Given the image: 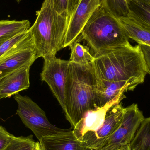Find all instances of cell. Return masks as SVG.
Here are the masks:
<instances>
[{
    "label": "cell",
    "instance_id": "obj_1",
    "mask_svg": "<svg viewBox=\"0 0 150 150\" xmlns=\"http://www.w3.org/2000/svg\"><path fill=\"white\" fill-rule=\"evenodd\" d=\"M93 62L97 77L108 81H129L138 85L148 74L138 45L109 50L95 57Z\"/></svg>",
    "mask_w": 150,
    "mask_h": 150
},
{
    "label": "cell",
    "instance_id": "obj_6",
    "mask_svg": "<svg viewBox=\"0 0 150 150\" xmlns=\"http://www.w3.org/2000/svg\"><path fill=\"white\" fill-rule=\"evenodd\" d=\"M14 98L18 105L17 114L39 141L45 137L67 130L59 128L50 123L45 112L30 97L18 93L14 95Z\"/></svg>",
    "mask_w": 150,
    "mask_h": 150
},
{
    "label": "cell",
    "instance_id": "obj_26",
    "mask_svg": "<svg viewBox=\"0 0 150 150\" xmlns=\"http://www.w3.org/2000/svg\"><path fill=\"white\" fill-rule=\"evenodd\" d=\"M31 150H42L39 142H36L34 147Z\"/></svg>",
    "mask_w": 150,
    "mask_h": 150
},
{
    "label": "cell",
    "instance_id": "obj_7",
    "mask_svg": "<svg viewBox=\"0 0 150 150\" xmlns=\"http://www.w3.org/2000/svg\"><path fill=\"white\" fill-rule=\"evenodd\" d=\"M38 59L33 38L29 29L26 36L0 59V80L19 69L32 66Z\"/></svg>",
    "mask_w": 150,
    "mask_h": 150
},
{
    "label": "cell",
    "instance_id": "obj_22",
    "mask_svg": "<svg viewBox=\"0 0 150 150\" xmlns=\"http://www.w3.org/2000/svg\"><path fill=\"white\" fill-rule=\"evenodd\" d=\"M54 9L59 14L69 18L68 13L69 0H52Z\"/></svg>",
    "mask_w": 150,
    "mask_h": 150
},
{
    "label": "cell",
    "instance_id": "obj_19",
    "mask_svg": "<svg viewBox=\"0 0 150 150\" xmlns=\"http://www.w3.org/2000/svg\"><path fill=\"white\" fill-rule=\"evenodd\" d=\"M101 6L118 18L127 16L129 11L126 0H101Z\"/></svg>",
    "mask_w": 150,
    "mask_h": 150
},
{
    "label": "cell",
    "instance_id": "obj_9",
    "mask_svg": "<svg viewBox=\"0 0 150 150\" xmlns=\"http://www.w3.org/2000/svg\"><path fill=\"white\" fill-rule=\"evenodd\" d=\"M144 119L137 104H133L125 108L120 124L109 138L108 144L122 147L130 144Z\"/></svg>",
    "mask_w": 150,
    "mask_h": 150
},
{
    "label": "cell",
    "instance_id": "obj_5",
    "mask_svg": "<svg viewBox=\"0 0 150 150\" xmlns=\"http://www.w3.org/2000/svg\"><path fill=\"white\" fill-rule=\"evenodd\" d=\"M80 35L95 58L130 44L127 33L120 19L101 5L93 13Z\"/></svg>",
    "mask_w": 150,
    "mask_h": 150
},
{
    "label": "cell",
    "instance_id": "obj_21",
    "mask_svg": "<svg viewBox=\"0 0 150 150\" xmlns=\"http://www.w3.org/2000/svg\"><path fill=\"white\" fill-rule=\"evenodd\" d=\"M28 31L29 30L19 33L0 45V59L8 53L13 47L26 36Z\"/></svg>",
    "mask_w": 150,
    "mask_h": 150
},
{
    "label": "cell",
    "instance_id": "obj_8",
    "mask_svg": "<svg viewBox=\"0 0 150 150\" xmlns=\"http://www.w3.org/2000/svg\"><path fill=\"white\" fill-rule=\"evenodd\" d=\"M40 77L49 86L63 111L65 109L66 86L68 76L69 61L55 57L44 59Z\"/></svg>",
    "mask_w": 150,
    "mask_h": 150
},
{
    "label": "cell",
    "instance_id": "obj_28",
    "mask_svg": "<svg viewBox=\"0 0 150 150\" xmlns=\"http://www.w3.org/2000/svg\"><path fill=\"white\" fill-rule=\"evenodd\" d=\"M16 1L18 3H19L22 1V0H16Z\"/></svg>",
    "mask_w": 150,
    "mask_h": 150
},
{
    "label": "cell",
    "instance_id": "obj_10",
    "mask_svg": "<svg viewBox=\"0 0 150 150\" xmlns=\"http://www.w3.org/2000/svg\"><path fill=\"white\" fill-rule=\"evenodd\" d=\"M137 86L129 81H110L97 77L95 89L96 105L98 107H102L110 103L121 102L126 98L124 93L134 91Z\"/></svg>",
    "mask_w": 150,
    "mask_h": 150
},
{
    "label": "cell",
    "instance_id": "obj_12",
    "mask_svg": "<svg viewBox=\"0 0 150 150\" xmlns=\"http://www.w3.org/2000/svg\"><path fill=\"white\" fill-rule=\"evenodd\" d=\"M31 67L29 65L19 69L0 80V99L11 98L29 89Z\"/></svg>",
    "mask_w": 150,
    "mask_h": 150
},
{
    "label": "cell",
    "instance_id": "obj_18",
    "mask_svg": "<svg viewBox=\"0 0 150 150\" xmlns=\"http://www.w3.org/2000/svg\"><path fill=\"white\" fill-rule=\"evenodd\" d=\"M71 50L69 61L79 64H88L93 62L95 57L91 54L90 48L76 41L69 46Z\"/></svg>",
    "mask_w": 150,
    "mask_h": 150
},
{
    "label": "cell",
    "instance_id": "obj_27",
    "mask_svg": "<svg viewBox=\"0 0 150 150\" xmlns=\"http://www.w3.org/2000/svg\"><path fill=\"white\" fill-rule=\"evenodd\" d=\"M120 150H131L130 144H128L126 146H122Z\"/></svg>",
    "mask_w": 150,
    "mask_h": 150
},
{
    "label": "cell",
    "instance_id": "obj_15",
    "mask_svg": "<svg viewBox=\"0 0 150 150\" xmlns=\"http://www.w3.org/2000/svg\"><path fill=\"white\" fill-rule=\"evenodd\" d=\"M119 19L127 31L129 38L138 44L150 46V30L139 25L127 16Z\"/></svg>",
    "mask_w": 150,
    "mask_h": 150
},
{
    "label": "cell",
    "instance_id": "obj_13",
    "mask_svg": "<svg viewBox=\"0 0 150 150\" xmlns=\"http://www.w3.org/2000/svg\"><path fill=\"white\" fill-rule=\"evenodd\" d=\"M72 128L39 141L42 150H91L83 147L76 138Z\"/></svg>",
    "mask_w": 150,
    "mask_h": 150
},
{
    "label": "cell",
    "instance_id": "obj_20",
    "mask_svg": "<svg viewBox=\"0 0 150 150\" xmlns=\"http://www.w3.org/2000/svg\"><path fill=\"white\" fill-rule=\"evenodd\" d=\"M36 142L32 135L18 137L15 136L3 150H31Z\"/></svg>",
    "mask_w": 150,
    "mask_h": 150
},
{
    "label": "cell",
    "instance_id": "obj_30",
    "mask_svg": "<svg viewBox=\"0 0 150 150\" xmlns=\"http://www.w3.org/2000/svg\"><path fill=\"white\" fill-rule=\"evenodd\" d=\"M127 1V0H126V1Z\"/></svg>",
    "mask_w": 150,
    "mask_h": 150
},
{
    "label": "cell",
    "instance_id": "obj_11",
    "mask_svg": "<svg viewBox=\"0 0 150 150\" xmlns=\"http://www.w3.org/2000/svg\"><path fill=\"white\" fill-rule=\"evenodd\" d=\"M101 4V0H80L70 17L64 47H69L76 40L93 13Z\"/></svg>",
    "mask_w": 150,
    "mask_h": 150
},
{
    "label": "cell",
    "instance_id": "obj_23",
    "mask_svg": "<svg viewBox=\"0 0 150 150\" xmlns=\"http://www.w3.org/2000/svg\"><path fill=\"white\" fill-rule=\"evenodd\" d=\"M14 137L8 133L4 128L1 127L0 128V150H3Z\"/></svg>",
    "mask_w": 150,
    "mask_h": 150
},
{
    "label": "cell",
    "instance_id": "obj_24",
    "mask_svg": "<svg viewBox=\"0 0 150 150\" xmlns=\"http://www.w3.org/2000/svg\"><path fill=\"white\" fill-rule=\"evenodd\" d=\"M142 53L148 74L150 75V46L144 44H138Z\"/></svg>",
    "mask_w": 150,
    "mask_h": 150
},
{
    "label": "cell",
    "instance_id": "obj_14",
    "mask_svg": "<svg viewBox=\"0 0 150 150\" xmlns=\"http://www.w3.org/2000/svg\"><path fill=\"white\" fill-rule=\"evenodd\" d=\"M127 16L142 27L150 30V0H127Z\"/></svg>",
    "mask_w": 150,
    "mask_h": 150
},
{
    "label": "cell",
    "instance_id": "obj_2",
    "mask_svg": "<svg viewBox=\"0 0 150 150\" xmlns=\"http://www.w3.org/2000/svg\"><path fill=\"white\" fill-rule=\"evenodd\" d=\"M96 80L93 62L79 64L70 62L64 112L73 129L87 112L98 108L95 93Z\"/></svg>",
    "mask_w": 150,
    "mask_h": 150
},
{
    "label": "cell",
    "instance_id": "obj_3",
    "mask_svg": "<svg viewBox=\"0 0 150 150\" xmlns=\"http://www.w3.org/2000/svg\"><path fill=\"white\" fill-rule=\"evenodd\" d=\"M124 111L121 102H118L89 111L73 128L75 137L89 149H100L107 145L119 127Z\"/></svg>",
    "mask_w": 150,
    "mask_h": 150
},
{
    "label": "cell",
    "instance_id": "obj_17",
    "mask_svg": "<svg viewBox=\"0 0 150 150\" xmlns=\"http://www.w3.org/2000/svg\"><path fill=\"white\" fill-rule=\"evenodd\" d=\"M129 144L131 150H150V117L143 121Z\"/></svg>",
    "mask_w": 150,
    "mask_h": 150
},
{
    "label": "cell",
    "instance_id": "obj_16",
    "mask_svg": "<svg viewBox=\"0 0 150 150\" xmlns=\"http://www.w3.org/2000/svg\"><path fill=\"white\" fill-rule=\"evenodd\" d=\"M30 24L28 19L0 20V45L16 34L28 30Z\"/></svg>",
    "mask_w": 150,
    "mask_h": 150
},
{
    "label": "cell",
    "instance_id": "obj_25",
    "mask_svg": "<svg viewBox=\"0 0 150 150\" xmlns=\"http://www.w3.org/2000/svg\"><path fill=\"white\" fill-rule=\"evenodd\" d=\"M121 146L114 144H108L98 150H120Z\"/></svg>",
    "mask_w": 150,
    "mask_h": 150
},
{
    "label": "cell",
    "instance_id": "obj_4",
    "mask_svg": "<svg viewBox=\"0 0 150 150\" xmlns=\"http://www.w3.org/2000/svg\"><path fill=\"white\" fill-rule=\"evenodd\" d=\"M30 30L33 38L38 58L55 57L64 48L65 38L70 18L54 9L52 0H45Z\"/></svg>",
    "mask_w": 150,
    "mask_h": 150
},
{
    "label": "cell",
    "instance_id": "obj_29",
    "mask_svg": "<svg viewBox=\"0 0 150 150\" xmlns=\"http://www.w3.org/2000/svg\"><path fill=\"white\" fill-rule=\"evenodd\" d=\"M1 126H0V128H1Z\"/></svg>",
    "mask_w": 150,
    "mask_h": 150
}]
</instances>
